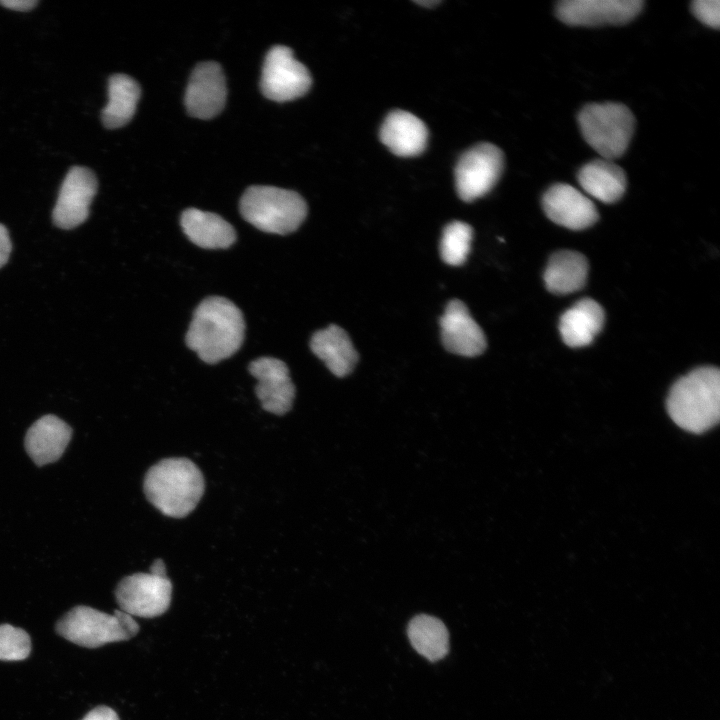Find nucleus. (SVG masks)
I'll return each instance as SVG.
<instances>
[{
  "label": "nucleus",
  "instance_id": "obj_1",
  "mask_svg": "<svg viewBox=\"0 0 720 720\" xmlns=\"http://www.w3.org/2000/svg\"><path fill=\"white\" fill-rule=\"evenodd\" d=\"M244 333L241 310L224 297L211 296L195 309L185 340L201 360L215 364L238 351Z\"/></svg>",
  "mask_w": 720,
  "mask_h": 720
},
{
  "label": "nucleus",
  "instance_id": "obj_2",
  "mask_svg": "<svg viewBox=\"0 0 720 720\" xmlns=\"http://www.w3.org/2000/svg\"><path fill=\"white\" fill-rule=\"evenodd\" d=\"M144 493L162 514L182 518L202 498L205 481L200 469L187 458H166L147 471Z\"/></svg>",
  "mask_w": 720,
  "mask_h": 720
},
{
  "label": "nucleus",
  "instance_id": "obj_3",
  "mask_svg": "<svg viewBox=\"0 0 720 720\" xmlns=\"http://www.w3.org/2000/svg\"><path fill=\"white\" fill-rule=\"evenodd\" d=\"M667 411L682 429L702 433L718 423L720 416V372L716 367H700L672 386Z\"/></svg>",
  "mask_w": 720,
  "mask_h": 720
},
{
  "label": "nucleus",
  "instance_id": "obj_4",
  "mask_svg": "<svg viewBox=\"0 0 720 720\" xmlns=\"http://www.w3.org/2000/svg\"><path fill=\"white\" fill-rule=\"evenodd\" d=\"M307 210L297 192L273 186H251L240 200L242 217L257 229L273 234L286 235L298 229Z\"/></svg>",
  "mask_w": 720,
  "mask_h": 720
},
{
  "label": "nucleus",
  "instance_id": "obj_5",
  "mask_svg": "<svg viewBox=\"0 0 720 720\" xmlns=\"http://www.w3.org/2000/svg\"><path fill=\"white\" fill-rule=\"evenodd\" d=\"M57 634L86 648H97L107 643L126 641L138 631V623L131 615L115 610L114 614L79 605L65 613L56 623Z\"/></svg>",
  "mask_w": 720,
  "mask_h": 720
},
{
  "label": "nucleus",
  "instance_id": "obj_6",
  "mask_svg": "<svg viewBox=\"0 0 720 720\" xmlns=\"http://www.w3.org/2000/svg\"><path fill=\"white\" fill-rule=\"evenodd\" d=\"M578 123L585 141L607 160L625 153L635 128L630 109L615 102L584 106L578 114Z\"/></svg>",
  "mask_w": 720,
  "mask_h": 720
},
{
  "label": "nucleus",
  "instance_id": "obj_7",
  "mask_svg": "<svg viewBox=\"0 0 720 720\" xmlns=\"http://www.w3.org/2000/svg\"><path fill=\"white\" fill-rule=\"evenodd\" d=\"M309 70L299 62L289 47H272L264 60L260 79L263 95L276 102L294 100L311 87Z\"/></svg>",
  "mask_w": 720,
  "mask_h": 720
},
{
  "label": "nucleus",
  "instance_id": "obj_8",
  "mask_svg": "<svg viewBox=\"0 0 720 720\" xmlns=\"http://www.w3.org/2000/svg\"><path fill=\"white\" fill-rule=\"evenodd\" d=\"M504 156L491 143L477 144L462 154L455 168V186L464 201H474L487 194L499 180Z\"/></svg>",
  "mask_w": 720,
  "mask_h": 720
},
{
  "label": "nucleus",
  "instance_id": "obj_9",
  "mask_svg": "<svg viewBox=\"0 0 720 720\" xmlns=\"http://www.w3.org/2000/svg\"><path fill=\"white\" fill-rule=\"evenodd\" d=\"M172 584L167 575L135 573L115 589L120 610L131 616L153 618L165 613L171 602Z\"/></svg>",
  "mask_w": 720,
  "mask_h": 720
},
{
  "label": "nucleus",
  "instance_id": "obj_10",
  "mask_svg": "<svg viewBox=\"0 0 720 720\" xmlns=\"http://www.w3.org/2000/svg\"><path fill=\"white\" fill-rule=\"evenodd\" d=\"M642 0H564L556 7L557 17L571 26L621 25L642 10Z\"/></svg>",
  "mask_w": 720,
  "mask_h": 720
},
{
  "label": "nucleus",
  "instance_id": "obj_11",
  "mask_svg": "<svg viewBox=\"0 0 720 720\" xmlns=\"http://www.w3.org/2000/svg\"><path fill=\"white\" fill-rule=\"evenodd\" d=\"M97 191L95 174L86 167L74 166L67 173L53 210V221L62 229L82 224L89 215Z\"/></svg>",
  "mask_w": 720,
  "mask_h": 720
},
{
  "label": "nucleus",
  "instance_id": "obj_12",
  "mask_svg": "<svg viewBox=\"0 0 720 720\" xmlns=\"http://www.w3.org/2000/svg\"><path fill=\"white\" fill-rule=\"evenodd\" d=\"M227 89L221 66L216 62L199 63L191 73L185 92V106L195 118L218 115L226 101Z\"/></svg>",
  "mask_w": 720,
  "mask_h": 720
},
{
  "label": "nucleus",
  "instance_id": "obj_13",
  "mask_svg": "<svg viewBox=\"0 0 720 720\" xmlns=\"http://www.w3.org/2000/svg\"><path fill=\"white\" fill-rule=\"evenodd\" d=\"M257 380L256 395L265 411L276 415L287 413L295 398V386L287 365L277 358L260 357L249 365Z\"/></svg>",
  "mask_w": 720,
  "mask_h": 720
},
{
  "label": "nucleus",
  "instance_id": "obj_14",
  "mask_svg": "<svg viewBox=\"0 0 720 720\" xmlns=\"http://www.w3.org/2000/svg\"><path fill=\"white\" fill-rule=\"evenodd\" d=\"M542 206L551 221L571 230L586 229L599 217L592 200L565 183L551 186L543 195Z\"/></svg>",
  "mask_w": 720,
  "mask_h": 720
},
{
  "label": "nucleus",
  "instance_id": "obj_15",
  "mask_svg": "<svg viewBox=\"0 0 720 720\" xmlns=\"http://www.w3.org/2000/svg\"><path fill=\"white\" fill-rule=\"evenodd\" d=\"M441 339L451 353L475 357L486 349V338L481 327L460 300L450 301L440 318Z\"/></svg>",
  "mask_w": 720,
  "mask_h": 720
},
{
  "label": "nucleus",
  "instance_id": "obj_16",
  "mask_svg": "<svg viewBox=\"0 0 720 720\" xmlns=\"http://www.w3.org/2000/svg\"><path fill=\"white\" fill-rule=\"evenodd\" d=\"M380 139L395 155L412 157L426 147L428 130L421 119L404 110H394L385 118Z\"/></svg>",
  "mask_w": 720,
  "mask_h": 720
},
{
  "label": "nucleus",
  "instance_id": "obj_17",
  "mask_svg": "<svg viewBox=\"0 0 720 720\" xmlns=\"http://www.w3.org/2000/svg\"><path fill=\"white\" fill-rule=\"evenodd\" d=\"M72 435V429L54 415H45L34 422L25 436V448L38 466L58 460Z\"/></svg>",
  "mask_w": 720,
  "mask_h": 720
},
{
  "label": "nucleus",
  "instance_id": "obj_18",
  "mask_svg": "<svg viewBox=\"0 0 720 720\" xmlns=\"http://www.w3.org/2000/svg\"><path fill=\"white\" fill-rule=\"evenodd\" d=\"M310 348L338 377L350 374L358 361L357 351L349 335L337 325H329L315 332L311 337Z\"/></svg>",
  "mask_w": 720,
  "mask_h": 720
},
{
  "label": "nucleus",
  "instance_id": "obj_19",
  "mask_svg": "<svg viewBox=\"0 0 720 720\" xmlns=\"http://www.w3.org/2000/svg\"><path fill=\"white\" fill-rule=\"evenodd\" d=\"M180 224L188 239L201 248L224 249L236 240L233 226L215 213L189 208L182 213Z\"/></svg>",
  "mask_w": 720,
  "mask_h": 720
},
{
  "label": "nucleus",
  "instance_id": "obj_20",
  "mask_svg": "<svg viewBox=\"0 0 720 720\" xmlns=\"http://www.w3.org/2000/svg\"><path fill=\"white\" fill-rule=\"evenodd\" d=\"M577 179L588 195L606 204L618 201L625 193L627 185L624 170L611 160L603 158L583 165Z\"/></svg>",
  "mask_w": 720,
  "mask_h": 720
},
{
  "label": "nucleus",
  "instance_id": "obj_21",
  "mask_svg": "<svg viewBox=\"0 0 720 720\" xmlns=\"http://www.w3.org/2000/svg\"><path fill=\"white\" fill-rule=\"evenodd\" d=\"M604 323V311L593 299L585 298L573 305L560 318L559 330L570 347L590 344Z\"/></svg>",
  "mask_w": 720,
  "mask_h": 720
},
{
  "label": "nucleus",
  "instance_id": "obj_22",
  "mask_svg": "<svg viewBox=\"0 0 720 720\" xmlns=\"http://www.w3.org/2000/svg\"><path fill=\"white\" fill-rule=\"evenodd\" d=\"M586 258L575 251L563 250L553 254L544 272L546 288L554 294H569L580 290L587 278Z\"/></svg>",
  "mask_w": 720,
  "mask_h": 720
},
{
  "label": "nucleus",
  "instance_id": "obj_23",
  "mask_svg": "<svg viewBox=\"0 0 720 720\" xmlns=\"http://www.w3.org/2000/svg\"><path fill=\"white\" fill-rule=\"evenodd\" d=\"M141 89L137 81L125 74H114L108 81V103L102 110V122L110 129L127 124L133 117Z\"/></svg>",
  "mask_w": 720,
  "mask_h": 720
},
{
  "label": "nucleus",
  "instance_id": "obj_24",
  "mask_svg": "<svg viewBox=\"0 0 720 720\" xmlns=\"http://www.w3.org/2000/svg\"><path fill=\"white\" fill-rule=\"evenodd\" d=\"M407 631L413 648L428 660L438 661L448 653V631L438 618L417 615L409 622Z\"/></svg>",
  "mask_w": 720,
  "mask_h": 720
},
{
  "label": "nucleus",
  "instance_id": "obj_25",
  "mask_svg": "<svg viewBox=\"0 0 720 720\" xmlns=\"http://www.w3.org/2000/svg\"><path fill=\"white\" fill-rule=\"evenodd\" d=\"M472 238L473 229L467 223L453 221L446 225L440 241L442 260L452 266L463 264L470 252Z\"/></svg>",
  "mask_w": 720,
  "mask_h": 720
},
{
  "label": "nucleus",
  "instance_id": "obj_26",
  "mask_svg": "<svg viewBox=\"0 0 720 720\" xmlns=\"http://www.w3.org/2000/svg\"><path fill=\"white\" fill-rule=\"evenodd\" d=\"M30 652L31 639L25 630L10 624L0 625V660H24Z\"/></svg>",
  "mask_w": 720,
  "mask_h": 720
},
{
  "label": "nucleus",
  "instance_id": "obj_27",
  "mask_svg": "<svg viewBox=\"0 0 720 720\" xmlns=\"http://www.w3.org/2000/svg\"><path fill=\"white\" fill-rule=\"evenodd\" d=\"M691 11L703 24L711 28H719L720 2L718 0H695L691 4Z\"/></svg>",
  "mask_w": 720,
  "mask_h": 720
},
{
  "label": "nucleus",
  "instance_id": "obj_28",
  "mask_svg": "<svg viewBox=\"0 0 720 720\" xmlns=\"http://www.w3.org/2000/svg\"><path fill=\"white\" fill-rule=\"evenodd\" d=\"M81 720H119V717L112 708L100 705L89 711Z\"/></svg>",
  "mask_w": 720,
  "mask_h": 720
},
{
  "label": "nucleus",
  "instance_id": "obj_29",
  "mask_svg": "<svg viewBox=\"0 0 720 720\" xmlns=\"http://www.w3.org/2000/svg\"><path fill=\"white\" fill-rule=\"evenodd\" d=\"M12 249L7 228L0 224V268L8 261Z\"/></svg>",
  "mask_w": 720,
  "mask_h": 720
},
{
  "label": "nucleus",
  "instance_id": "obj_30",
  "mask_svg": "<svg viewBox=\"0 0 720 720\" xmlns=\"http://www.w3.org/2000/svg\"><path fill=\"white\" fill-rule=\"evenodd\" d=\"M36 0H1L0 4L16 11H28L34 8Z\"/></svg>",
  "mask_w": 720,
  "mask_h": 720
},
{
  "label": "nucleus",
  "instance_id": "obj_31",
  "mask_svg": "<svg viewBox=\"0 0 720 720\" xmlns=\"http://www.w3.org/2000/svg\"><path fill=\"white\" fill-rule=\"evenodd\" d=\"M417 3L420 4V5L429 7V6L437 5V4L439 3V1H436V0H432V1L424 0V1H417Z\"/></svg>",
  "mask_w": 720,
  "mask_h": 720
}]
</instances>
